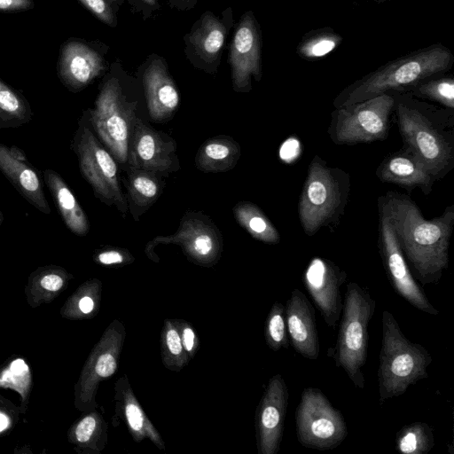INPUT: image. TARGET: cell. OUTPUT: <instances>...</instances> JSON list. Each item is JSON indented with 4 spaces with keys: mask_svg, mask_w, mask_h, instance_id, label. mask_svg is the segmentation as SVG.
<instances>
[{
    "mask_svg": "<svg viewBox=\"0 0 454 454\" xmlns=\"http://www.w3.org/2000/svg\"><path fill=\"white\" fill-rule=\"evenodd\" d=\"M379 211L393 226L401 249L422 285L436 284L449 265V246L454 225V206L426 219L409 196L387 192L379 198Z\"/></svg>",
    "mask_w": 454,
    "mask_h": 454,
    "instance_id": "1",
    "label": "cell"
},
{
    "mask_svg": "<svg viewBox=\"0 0 454 454\" xmlns=\"http://www.w3.org/2000/svg\"><path fill=\"white\" fill-rule=\"evenodd\" d=\"M394 110L403 147L435 180L442 178L454 167L453 114L404 98H395Z\"/></svg>",
    "mask_w": 454,
    "mask_h": 454,
    "instance_id": "2",
    "label": "cell"
},
{
    "mask_svg": "<svg viewBox=\"0 0 454 454\" xmlns=\"http://www.w3.org/2000/svg\"><path fill=\"white\" fill-rule=\"evenodd\" d=\"M382 339L380 352V403L402 395L411 385L427 378V367L432 363L428 350L408 340L393 314L383 311Z\"/></svg>",
    "mask_w": 454,
    "mask_h": 454,
    "instance_id": "3",
    "label": "cell"
},
{
    "mask_svg": "<svg viewBox=\"0 0 454 454\" xmlns=\"http://www.w3.org/2000/svg\"><path fill=\"white\" fill-rule=\"evenodd\" d=\"M349 189L347 172L328 166L325 160L315 155L309 165L298 206L304 233L313 236L323 227L336 223L348 203Z\"/></svg>",
    "mask_w": 454,
    "mask_h": 454,
    "instance_id": "4",
    "label": "cell"
},
{
    "mask_svg": "<svg viewBox=\"0 0 454 454\" xmlns=\"http://www.w3.org/2000/svg\"><path fill=\"white\" fill-rule=\"evenodd\" d=\"M375 309L376 301L366 288L355 282L347 285L333 357L359 389L364 387L368 328Z\"/></svg>",
    "mask_w": 454,
    "mask_h": 454,
    "instance_id": "5",
    "label": "cell"
},
{
    "mask_svg": "<svg viewBox=\"0 0 454 454\" xmlns=\"http://www.w3.org/2000/svg\"><path fill=\"white\" fill-rule=\"evenodd\" d=\"M450 52L434 47L401 59L354 84L334 102L335 108L361 102L391 90H403L443 72L450 66Z\"/></svg>",
    "mask_w": 454,
    "mask_h": 454,
    "instance_id": "6",
    "label": "cell"
},
{
    "mask_svg": "<svg viewBox=\"0 0 454 454\" xmlns=\"http://www.w3.org/2000/svg\"><path fill=\"white\" fill-rule=\"evenodd\" d=\"M395 98L383 93L335 108L328 134L338 145L382 141L387 137Z\"/></svg>",
    "mask_w": 454,
    "mask_h": 454,
    "instance_id": "7",
    "label": "cell"
},
{
    "mask_svg": "<svg viewBox=\"0 0 454 454\" xmlns=\"http://www.w3.org/2000/svg\"><path fill=\"white\" fill-rule=\"evenodd\" d=\"M90 126L88 111L81 119L72 143L80 171L92 187L95 196L108 205L114 204L125 215L127 203L119 185L116 162Z\"/></svg>",
    "mask_w": 454,
    "mask_h": 454,
    "instance_id": "8",
    "label": "cell"
},
{
    "mask_svg": "<svg viewBox=\"0 0 454 454\" xmlns=\"http://www.w3.org/2000/svg\"><path fill=\"white\" fill-rule=\"evenodd\" d=\"M295 426L298 442L309 449L333 450L348 435L342 413L317 387L303 389L295 411Z\"/></svg>",
    "mask_w": 454,
    "mask_h": 454,
    "instance_id": "9",
    "label": "cell"
},
{
    "mask_svg": "<svg viewBox=\"0 0 454 454\" xmlns=\"http://www.w3.org/2000/svg\"><path fill=\"white\" fill-rule=\"evenodd\" d=\"M89 115L91 127L100 140L119 162L125 163L137 119L135 104L126 100L116 79L106 81Z\"/></svg>",
    "mask_w": 454,
    "mask_h": 454,
    "instance_id": "10",
    "label": "cell"
},
{
    "mask_svg": "<svg viewBox=\"0 0 454 454\" xmlns=\"http://www.w3.org/2000/svg\"><path fill=\"white\" fill-rule=\"evenodd\" d=\"M380 215V254L393 288L417 309L430 315H438L439 311L432 305L412 277L389 218L381 213Z\"/></svg>",
    "mask_w": 454,
    "mask_h": 454,
    "instance_id": "11",
    "label": "cell"
},
{
    "mask_svg": "<svg viewBox=\"0 0 454 454\" xmlns=\"http://www.w3.org/2000/svg\"><path fill=\"white\" fill-rule=\"evenodd\" d=\"M302 278L325 324L336 326L342 312L340 287L347 280V273L328 259L314 257Z\"/></svg>",
    "mask_w": 454,
    "mask_h": 454,
    "instance_id": "12",
    "label": "cell"
},
{
    "mask_svg": "<svg viewBox=\"0 0 454 454\" xmlns=\"http://www.w3.org/2000/svg\"><path fill=\"white\" fill-rule=\"evenodd\" d=\"M234 89H250L251 77L261 78L260 37L253 15L247 13L235 32L230 50Z\"/></svg>",
    "mask_w": 454,
    "mask_h": 454,
    "instance_id": "13",
    "label": "cell"
},
{
    "mask_svg": "<svg viewBox=\"0 0 454 454\" xmlns=\"http://www.w3.org/2000/svg\"><path fill=\"white\" fill-rule=\"evenodd\" d=\"M0 170L29 204L43 214L51 213L42 176L22 150L0 143Z\"/></svg>",
    "mask_w": 454,
    "mask_h": 454,
    "instance_id": "14",
    "label": "cell"
},
{
    "mask_svg": "<svg viewBox=\"0 0 454 454\" xmlns=\"http://www.w3.org/2000/svg\"><path fill=\"white\" fill-rule=\"evenodd\" d=\"M129 158L133 168L166 172L176 160L175 142L137 119L132 132Z\"/></svg>",
    "mask_w": 454,
    "mask_h": 454,
    "instance_id": "15",
    "label": "cell"
},
{
    "mask_svg": "<svg viewBox=\"0 0 454 454\" xmlns=\"http://www.w3.org/2000/svg\"><path fill=\"white\" fill-rule=\"evenodd\" d=\"M103 69V59L86 43L69 40L62 45L58 74L70 91L76 92L88 86Z\"/></svg>",
    "mask_w": 454,
    "mask_h": 454,
    "instance_id": "16",
    "label": "cell"
},
{
    "mask_svg": "<svg viewBox=\"0 0 454 454\" xmlns=\"http://www.w3.org/2000/svg\"><path fill=\"white\" fill-rule=\"evenodd\" d=\"M287 333L294 350L309 360L319 356L315 310L304 294L294 289L286 307Z\"/></svg>",
    "mask_w": 454,
    "mask_h": 454,
    "instance_id": "17",
    "label": "cell"
},
{
    "mask_svg": "<svg viewBox=\"0 0 454 454\" xmlns=\"http://www.w3.org/2000/svg\"><path fill=\"white\" fill-rule=\"evenodd\" d=\"M288 390L280 374L270 381L259 415L261 449L263 454L278 451L288 405Z\"/></svg>",
    "mask_w": 454,
    "mask_h": 454,
    "instance_id": "18",
    "label": "cell"
},
{
    "mask_svg": "<svg viewBox=\"0 0 454 454\" xmlns=\"http://www.w3.org/2000/svg\"><path fill=\"white\" fill-rule=\"evenodd\" d=\"M382 183L394 184L408 190L419 188L428 195L436 181L425 166L409 150L400 151L382 160L376 170Z\"/></svg>",
    "mask_w": 454,
    "mask_h": 454,
    "instance_id": "19",
    "label": "cell"
},
{
    "mask_svg": "<svg viewBox=\"0 0 454 454\" xmlns=\"http://www.w3.org/2000/svg\"><path fill=\"white\" fill-rule=\"evenodd\" d=\"M143 82L151 118L156 121L169 119L178 106L179 94L160 59L148 66Z\"/></svg>",
    "mask_w": 454,
    "mask_h": 454,
    "instance_id": "20",
    "label": "cell"
},
{
    "mask_svg": "<svg viewBox=\"0 0 454 454\" xmlns=\"http://www.w3.org/2000/svg\"><path fill=\"white\" fill-rule=\"evenodd\" d=\"M220 240V232L212 223L189 213L184 216L174 235L156 237L149 244L176 243L195 256L208 258L218 250Z\"/></svg>",
    "mask_w": 454,
    "mask_h": 454,
    "instance_id": "21",
    "label": "cell"
},
{
    "mask_svg": "<svg viewBox=\"0 0 454 454\" xmlns=\"http://www.w3.org/2000/svg\"><path fill=\"white\" fill-rule=\"evenodd\" d=\"M43 176L66 226L75 235L85 236L90 231L87 215L65 180L51 168L45 169Z\"/></svg>",
    "mask_w": 454,
    "mask_h": 454,
    "instance_id": "22",
    "label": "cell"
},
{
    "mask_svg": "<svg viewBox=\"0 0 454 454\" xmlns=\"http://www.w3.org/2000/svg\"><path fill=\"white\" fill-rule=\"evenodd\" d=\"M240 146L231 137L218 136L204 142L199 148L195 164L204 172H224L237 164Z\"/></svg>",
    "mask_w": 454,
    "mask_h": 454,
    "instance_id": "23",
    "label": "cell"
},
{
    "mask_svg": "<svg viewBox=\"0 0 454 454\" xmlns=\"http://www.w3.org/2000/svg\"><path fill=\"white\" fill-rule=\"evenodd\" d=\"M68 274L55 265H47L35 270L29 277L26 294L31 306H39L56 297L66 285Z\"/></svg>",
    "mask_w": 454,
    "mask_h": 454,
    "instance_id": "24",
    "label": "cell"
},
{
    "mask_svg": "<svg viewBox=\"0 0 454 454\" xmlns=\"http://www.w3.org/2000/svg\"><path fill=\"white\" fill-rule=\"evenodd\" d=\"M233 212L239 225L254 239L270 244L280 241L278 230L256 205L242 201L234 207Z\"/></svg>",
    "mask_w": 454,
    "mask_h": 454,
    "instance_id": "25",
    "label": "cell"
},
{
    "mask_svg": "<svg viewBox=\"0 0 454 454\" xmlns=\"http://www.w3.org/2000/svg\"><path fill=\"white\" fill-rule=\"evenodd\" d=\"M225 27L212 13L207 14L191 35L196 52L207 62L215 61L223 45Z\"/></svg>",
    "mask_w": 454,
    "mask_h": 454,
    "instance_id": "26",
    "label": "cell"
},
{
    "mask_svg": "<svg viewBox=\"0 0 454 454\" xmlns=\"http://www.w3.org/2000/svg\"><path fill=\"white\" fill-rule=\"evenodd\" d=\"M32 115L26 98L0 78V129L22 126L31 121Z\"/></svg>",
    "mask_w": 454,
    "mask_h": 454,
    "instance_id": "27",
    "label": "cell"
},
{
    "mask_svg": "<svg viewBox=\"0 0 454 454\" xmlns=\"http://www.w3.org/2000/svg\"><path fill=\"white\" fill-rule=\"evenodd\" d=\"M434 446L432 427L423 422L403 427L395 437V449L403 454H427Z\"/></svg>",
    "mask_w": 454,
    "mask_h": 454,
    "instance_id": "28",
    "label": "cell"
},
{
    "mask_svg": "<svg viewBox=\"0 0 454 454\" xmlns=\"http://www.w3.org/2000/svg\"><path fill=\"white\" fill-rule=\"evenodd\" d=\"M32 387V373L24 359L17 357L0 368V388L16 391L21 404L27 407Z\"/></svg>",
    "mask_w": 454,
    "mask_h": 454,
    "instance_id": "29",
    "label": "cell"
},
{
    "mask_svg": "<svg viewBox=\"0 0 454 454\" xmlns=\"http://www.w3.org/2000/svg\"><path fill=\"white\" fill-rule=\"evenodd\" d=\"M154 174L137 168L129 174V194L137 207H147L159 197L160 186Z\"/></svg>",
    "mask_w": 454,
    "mask_h": 454,
    "instance_id": "30",
    "label": "cell"
},
{
    "mask_svg": "<svg viewBox=\"0 0 454 454\" xmlns=\"http://www.w3.org/2000/svg\"><path fill=\"white\" fill-rule=\"evenodd\" d=\"M415 94L435 101L445 108L454 109V81L452 78H441L417 84Z\"/></svg>",
    "mask_w": 454,
    "mask_h": 454,
    "instance_id": "31",
    "label": "cell"
},
{
    "mask_svg": "<svg viewBox=\"0 0 454 454\" xmlns=\"http://www.w3.org/2000/svg\"><path fill=\"white\" fill-rule=\"evenodd\" d=\"M266 337L269 345L274 350L286 348L289 346L285 307L279 302L274 304L269 315Z\"/></svg>",
    "mask_w": 454,
    "mask_h": 454,
    "instance_id": "32",
    "label": "cell"
},
{
    "mask_svg": "<svg viewBox=\"0 0 454 454\" xmlns=\"http://www.w3.org/2000/svg\"><path fill=\"white\" fill-rule=\"evenodd\" d=\"M335 35H323L311 38L300 47V52L306 58H319L332 51L340 43Z\"/></svg>",
    "mask_w": 454,
    "mask_h": 454,
    "instance_id": "33",
    "label": "cell"
},
{
    "mask_svg": "<svg viewBox=\"0 0 454 454\" xmlns=\"http://www.w3.org/2000/svg\"><path fill=\"white\" fill-rule=\"evenodd\" d=\"M97 427V420L93 416H86L74 427L71 434L72 441L78 443L89 442Z\"/></svg>",
    "mask_w": 454,
    "mask_h": 454,
    "instance_id": "34",
    "label": "cell"
},
{
    "mask_svg": "<svg viewBox=\"0 0 454 454\" xmlns=\"http://www.w3.org/2000/svg\"><path fill=\"white\" fill-rule=\"evenodd\" d=\"M89 11H90L98 20L112 25L114 23V15L106 0H79Z\"/></svg>",
    "mask_w": 454,
    "mask_h": 454,
    "instance_id": "35",
    "label": "cell"
},
{
    "mask_svg": "<svg viewBox=\"0 0 454 454\" xmlns=\"http://www.w3.org/2000/svg\"><path fill=\"white\" fill-rule=\"evenodd\" d=\"M116 370L115 358L109 353L100 355L94 364L93 372L101 378L109 377Z\"/></svg>",
    "mask_w": 454,
    "mask_h": 454,
    "instance_id": "36",
    "label": "cell"
},
{
    "mask_svg": "<svg viewBox=\"0 0 454 454\" xmlns=\"http://www.w3.org/2000/svg\"><path fill=\"white\" fill-rule=\"evenodd\" d=\"M33 0H0L1 12H25L34 8Z\"/></svg>",
    "mask_w": 454,
    "mask_h": 454,
    "instance_id": "37",
    "label": "cell"
},
{
    "mask_svg": "<svg viewBox=\"0 0 454 454\" xmlns=\"http://www.w3.org/2000/svg\"><path fill=\"white\" fill-rule=\"evenodd\" d=\"M126 416L130 427L134 431H140L144 425V417L140 408L135 403L126 406Z\"/></svg>",
    "mask_w": 454,
    "mask_h": 454,
    "instance_id": "38",
    "label": "cell"
},
{
    "mask_svg": "<svg viewBox=\"0 0 454 454\" xmlns=\"http://www.w3.org/2000/svg\"><path fill=\"white\" fill-rule=\"evenodd\" d=\"M97 260L104 265L118 264L124 261V255L119 250L109 249L100 252Z\"/></svg>",
    "mask_w": 454,
    "mask_h": 454,
    "instance_id": "39",
    "label": "cell"
},
{
    "mask_svg": "<svg viewBox=\"0 0 454 454\" xmlns=\"http://www.w3.org/2000/svg\"><path fill=\"white\" fill-rule=\"evenodd\" d=\"M167 345L173 355H179L182 352V341L178 333L175 329H169L166 335Z\"/></svg>",
    "mask_w": 454,
    "mask_h": 454,
    "instance_id": "40",
    "label": "cell"
},
{
    "mask_svg": "<svg viewBox=\"0 0 454 454\" xmlns=\"http://www.w3.org/2000/svg\"><path fill=\"white\" fill-rule=\"evenodd\" d=\"M13 412L7 410L5 405L0 406V434L9 430L14 423Z\"/></svg>",
    "mask_w": 454,
    "mask_h": 454,
    "instance_id": "41",
    "label": "cell"
},
{
    "mask_svg": "<svg viewBox=\"0 0 454 454\" xmlns=\"http://www.w3.org/2000/svg\"><path fill=\"white\" fill-rule=\"evenodd\" d=\"M77 307L83 314L90 313L94 309V301L90 296H82L78 300Z\"/></svg>",
    "mask_w": 454,
    "mask_h": 454,
    "instance_id": "42",
    "label": "cell"
},
{
    "mask_svg": "<svg viewBox=\"0 0 454 454\" xmlns=\"http://www.w3.org/2000/svg\"><path fill=\"white\" fill-rule=\"evenodd\" d=\"M194 333L190 327H186L183 332V342L186 350L191 351L194 345Z\"/></svg>",
    "mask_w": 454,
    "mask_h": 454,
    "instance_id": "43",
    "label": "cell"
},
{
    "mask_svg": "<svg viewBox=\"0 0 454 454\" xmlns=\"http://www.w3.org/2000/svg\"><path fill=\"white\" fill-rule=\"evenodd\" d=\"M144 1L145 3L150 4V5H153L155 4V0H142Z\"/></svg>",
    "mask_w": 454,
    "mask_h": 454,
    "instance_id": "44",
    "label": "cell"
},
{
    "mask_svg": "<svg viewBox=\"0 0 454 454\" xmlns=\"http://www.w3.org/2000/svg\"><path fill=\"white\" fill-rule=\"evenodd\" d=\"M2 222H3V214L0 210V226H1Z\"/></svg>",
    "mask_w": 454,
    "mask_h": 454,
    "instance_id": "45",
    "label": "cell"
},
{
    "mask_svg": "<svg viewBox=\"0 0 454 454\" xmlns=\"http://www.w3.org/2000/svg\"><path fill=\"white\" fill-rule=\"evenodd\" d=\"M112 1H114V0H112Z\"/></svg>",
    "mask_w": 454,
    "mask_h": 454,
    "instance_id": "46",
    "label": "cell"
}]
</instances>
